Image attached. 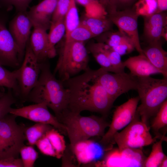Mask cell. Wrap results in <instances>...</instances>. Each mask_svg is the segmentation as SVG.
<instances>
[{
  "label": "cell",
  "instance_id": "obj_1",
  "mask_svg": "<svg viewBox=\"0 0 167 167\" xmlns=\"http://www.w3.org/2000/svg\"><path fill=\"white\" fill-rule=\"evenodd\" d=\"M69 93L67 109L79 113L87 110L108 114L114 101L98 82L95 70L88 66L84 73L63 82Z\"/></svg>",
  "mask_w": 167,
  "mask_h": 167
},
{
  "label": "cell",
  "instance_id": "obj_2",
  "mask_svg": "<svg viewBox=\"0 0 167 167\" xmlns=\"http://www.w3.org/2000/svg\"><path fill=\"white\" fill-rule=\"evenodd\" d=\"M69 98L68 89L51 72L49 64L45 61L40 63L38 80L27 99L34 103L45 104L58 118L67 109Z\"/></svg>",
  "mask_w": 167,
  "mask_h": 167
},
{
  "label": "cell",
  "instance_id": "obj_3",
  "mask_svg": "<svg viewBox=\"0 0 167 167\" xmlns=\"http://www.w3.org/2000/svg\"><path fill=\"white\" fill-rule=\"evenodd\" d=\"M136 90L141 104L136 112L142 121L147 125L167 97V78L155 79L150 76L137 77Z\"/></svg>",
  "mask_w": 167,
  "mask_h": 167
},
{
  "label": "cell",
  "instance_id": "obj_4",
  "mask_svg": "<svg viewBox=\"0 0 167 167\" xmlns=\"http://www.w3.org/2000/svg\"><path fill=\"white\" fill-rule=\"evenodd\" d=\"M58 119L66 127L70 147L78 142L92 137H102L110 124L102 118L95 115L84 116L67 109Z\"/></svg>",
  "mask_w": 167,
  "mask_h": 167
},
{
  "label": "cell",
  "instance_id": "obj_5",
  "mask_svg": "<svg viewBox=\"0 0 167 167\" xmlns=\"http://www.w3.org/2000/svg\"><path fill=\"white\" fill-rule=\"evenodd\" d=\"M84 42H64L54 71L62 82L88 67L89 57Z\"/></svg>",
  "mask_w": 167,
  "mask_h": 167
},
{
  "label": "cell",
  "instance_id": "obj_6",
  "mask_svg": "<svg viewBox=\"0 0 167 167\" xmlns=\"http://www.w3.org/2000/svg\"><path fill=\"white\" fill-rule=\"evenodd\" d=\"M157 137H152L148 125L141 121L136 112L132 121L122 131L114 135L113 140L118 149L122 151L149 145L154 143Z\"/></svg>",
  "mask_w": 167,
  "mask_h": 167
},
{
  "label": "cell",
  "instance_id": "obj_7",
  "mask_svg": "<svg viewBox=\"0 0 167 167\" xmlns=\"http://www.w3.org/2000/svg\"><path fill=\"white\" fill-rule=\"evenodd\" d=\"M139 101V96L131 98L116 108L111 122L109 126V129L102 137L100 141V144L104 150L108 151L112 148L115 143L114 135L133 120Z\"/></svg>",
  "mask_w": 167,
  "mask_h": 167
},
{
  "label": "cell",
  "instance_id": "obj_8",
  "mask_svg": "<svg viewBox=\"0 0 167 167\" xmlns=\"http://www.w3.org/2000/svg\"><path fill=\"white\" fill-rule=\"evenodd\" d=\"M97 79L114 101L131 90H136L137 77L125 72L112 74L101 67L95 70Z\"/></svg>",
  "mask_w": 167,
  "mask_h": 167
},
{
  "label": "cell",
  "instance_id": "obj_9",
  "mask_svg": "<svg viewBox=\"0 0 167 167\" xmlns=\"http://www.w3.org/2000/svg\"><path fill=\"white\" fill-rule=\"evenodd\" d=\"M24 56L21 66L17 70V80L19 90V95L24 99H26L38 80L40 63L32 51L28 41Z\"/></svg>",
  "mask_w": 167,
  "mask_h": 167
},
{
  "label": "cell",
  "instance_id": "obj_10",
  "mask_svg": "<svg viewBox=\"0 0 167 167\" xmlns=\"http://www.w3.org/2000/svg\"><path fill=\"white\" fill-rule=\"evenodd\" d=\"M15 115L9 113L0 119V141L17 155L26 140L25 127L18 124Z\"/></svg>",
  "mask_w": 167,
  "mask_h": 167
},
{
  "label": "cell",
  "instance_id": "obj_11",
  "mask_svg": "<svg viewBox=\"0 0 167 167\" xmlns=\"http://www.w3.org/2000/svg\"><path fill=\"white\" fill-rule=\"evenodd\" d=\"M43 103H34L18 108H11L10 113L36 122L50 125L62 134L67 135L65 126L49 111Z\"/></svg>",
  "mask_w": 167,
  "mask_h": 167
},
{
  "label": "cell",
  "instance_id": "obj_12",
  "mask_svg": "<svg viewBox=\"0 0 167 167\" xmlns=\"http://www.w3.org/2000/svg\"><path fill=\"white\" fill-rule=\"evenodd\" d=\"M139 16L134 9H130L117 11L108 15L112 23L118 27L119 31L132 40L135 49L139 54L143 55L144 54L140 44L138 29Z\"/></svg>",
  "mask_w": 167,
  "mask_h": 167
},
{
  "label": "cell",
  "instance_id": "obj_13",
  "mask_svg": "<svg viewBox=\"0 0 167 167\" xmlns=\"http://www.w3.org/2000/svg\"><path fill=\"white\" fill-rule=\"evenodd\" d=\"M23 58L18 46L6 27L5 18L0 17V65L16 67L19 65Z\"/></svg>",
  "mask_w": 167,
  "mask_h": 167
},
{
  "label": "cell",
  "instance_id": "obj_14",
  "mask_svg": "<svg viewBox=\"0 0 167 167\" xmlns=\"http://www.w3.org/2000/svg\"><path fill=\"white\" fill-rule=\"evenodd\" d=\"M110 151L101 161L102 167H140L143 156L138 149L128 148L122 151L118 149Z\"/></svg>",
  "mask_w": 167,
  "mask_h": 167
},
{
  "label": "cell",
  "instance_id": "obj_15",
  "mask_svg": "<svg viewBox=\"0 0 167 167\" xmlns=\"http://www.w3.org/2000/svg\"><path fill=\"white\" fill-rule=\"evenodd\" d=\"M32 27L27 11L17 12L9 24L8 30L23 57Z\"/></svg>",
  "mask_w": 167,
  "mask_h": 167
},
{
  "label": "cell",
  "instance_id": "obj_16",
  "mask_svg": "<svg viewBox=\"0 0 167 167\" xmlns=\"http://www.w3.org/2000/svg\"><path fill=\"white\" fill-rule=\"evenodd\" d=\"M57 0H43L27 11L33 27H38L46 30L49 28Z\"/></svg>",
  "mask_w": 167,
  "mask_h": 167
},
{
  "label": "cell",
  "instance_id": "obj_17",
  "mask_svg": "<svg viewBox=\"0 0 167 167\" xmlns=\"http://www.w3.org/2000/svg\"><path fill=\"white\" fill-rule=\"evenodd\" d=\"M143 34L148 43L161 41L162 32L167 26V16L164 12L144 17Z\"/></svg>",
  "mask_w": 167,
  "mask_h": 167
},
{
  "label": "cell",
  "instance_id": "obj_18",
  "mask_svg": "<svg viewBox=\"0 0 167 167\" xmlns=\"http://www.w3.org/2000/svg\"><path fill=\"white\" fill-rule=\"evenodd\" d=\"M123 63L125 67L130 71V73L137 77L161 74V71L152 64L144 55L130 57Z\"/></svg>",
  "mask_w": 167,
  "mask_h": 167
},
{
  "label": "cell",
  "instance_id": "obj_19",
  "mask_svg": "<svg viewBox=\"0 0 167 167\" xmlns=\"http://www.w3.org/2000/svg\"><path fill=\"white\" fill-rule=\"evenodd\" d=\"M31 33L29 43L38 61L41 63L48 58V40L47 30L34 27Z\"/></svg>",
  "mask_w": 167,
  "mask_h": 167
},
{
  "label": "cell",
  "instance_id": "obj_20",
  "mask_svg": "<svg viewBox=\"0 0 167 167\" xmlns=\"http://www.w3.org/2000/svg\"><path fill=\"white\" fill-rule=\"evenodd\" d=\"M144 54L152 64L167 78V52L162 47L161 41L148 43L143 49Z\"/></svg>",
  "mask_w": 167,
  "mask_h": 167
},
{
  "label": "cell",
  "instance_id": "obj_21",
  "mask_svg": "<svg viewBox=\"0 0 167 167\" xmlns=\"http://www.w3.org/2000/svg\"><path fill=\"white\" fill-rule=\"evenodd\" d=\"M97 143L89 139L75 143L71 148L79 164H86L94 161L98 155Z\"/></svg>",
  "mask_w": 167,
  "mask_h": 167
},
{
  "label": "cell",
  "instance_id": "obj_22",
  "mask_svg": "<svg viewBox=\"0 0 167 167\" xmlns=\"http://www.w3.org/2000/svg\"><path fill=\"white\" fill-rule=\"evenodd\" d=\"M48 33V58L54 57L57 54L55 45L65 33L64 19L51 23Z\"/></svg>",
  "mask_w": 167,
  "mask_h": 167
},
{
  "label": "cell",
  "instance_id": "obj_23",
  "mask_svg": "<svg viewBox=\"0 0 167 167\" xmlns=\"http://www.w3.org/2000/svg\"><path fill=\"white\" fill-rule=\"evenodd\" d=\"M80 23L88 28L94 37L110 30L113 24L108 17L90 18L85 15Z\"/></svg>",
  "mask_w": 167,
  "mask_h": 167
},
{
  "label": "cell",
  "instance_id": "obj_24",
  "mask_svg": "<svg viewBox=\"0 0 167 167\" xmlns=\"http://www.w3.org/2000/svg\"><path fill=\"white\" fill-rule=\"evenodd\" d=\"M53 128L50 125L39 122L29 127H25L24 134L28 144L32 146L35 145L37 141L48 131Z\"/></svg>",
  "mask_w": 167,
  "mask_h": 167
},
{
  "label": "cell",
  "instance_id": "obj_25",
  "mask_svg": "<svg viewBox=\"0 0 167 167\" xmlns=\"http://www.w3.org/2000/svg\"><path fill=\"white\" fill-rule=\"evenodd\" d=\"M87 49L91 53L101 68L107 71L114 72L101 43H92L88 46Z\"/></svg>",
  "mask_w": 167,
  "mask_h": 167
},
{
  "label": "cell",
  "instance_id": "obj_26",
  "mask_svg": "<svg viewBox=\"0 0 167 167\" xmlns=\"http://www.w3.org/2000/svg\"><path fill=\"white\" fill-rule=\"evenodd\" d=\"M164 135L160 140L153 143L151 152L144 162L143 167H159L161 161L166 156L163 152L162 148V143L166 139Z\"/></svg>",
  "mask_w": 167,
  "mask_h": 167
},
{
  "label": "cell",
  "instance_id": "obj_27",
  "mask_svg": "<svg viewBox=\"0 0 167 167\" xmlns=\"http://www.w3.org/2000/svg\"><path fill=\"white\" fill-rule=\"evenodd\" d=\"M45 135L54 149L57 155V158H61L66 148L64 136L54 128L48 131Z\"/></svg>",
  "mask_w": 167,
  "mask_h": 167
},
{
  "label": "cell",
  "instance_id": "obj_28",
  "mask_svg": "<svg viewBox=\"0 0 167 167\" xmlns=\"http://www.w3.org/2000/svg\"><path fill=\"white\" fill-rule=\"evenodd\" d=\"M17 76V70L11 71L0 65V87H5L11 89L19 95Z\"/></svg>",
  "mask_w": 167,
  "mask_h": 167
},
{
  "label": "cell",
  "instance_id": "obj_29",
  "mask_svg": "<svg viewBox=\"0 0 167 167\" xmlns=\"http://www.w3.org/2000/svg\"><path fill=\"white\" fill-rule=\"evenodd\" d=\"M80 21L76 1L70 0L69 8L64 19L66 36L79 25Z\"/></svg>",
  "mask_w": 167,
  "mask_h": 167
},
{
  "label": "cell",
  "instance_id": "obj_30",
  "mask_svg": "<svg viewBox=\"0 0 167 167\" xmlns=\"http://www.w3.org/2000/svg\"><path fill=\"white\" fill-rule=\"evenodd\" d=\"M97 36V42L105 44L111 48L118 45L124 41L131 39L119 31L112 32L109 30Z\"/></svg>",
  "mask_w": 167,
  "mask_h": 167
},
{
  "label": "cell",
  "instance_id": "obj_31",
  "mask_svg": "<svg viewBox=\"0 0 167 167\" xmlns=\"http://www.w3.org/2000/svg\"><path fill=\"white\" fill-rule=\"evenodd\" d=\"M94 37L88 28L81 24L68 35L66 36L65 42H83Z\"/></svg>",
  "mask_w": 167,
  "mask_h": 167
},
{
  "label": "cell",
  "instance_id": "obj_32",
  "mask_svg": "<svg viewBox=\"0 0 167 167\" xmlns=\"http://www.w3.org/2000/svg\"><path fill=\"white\" fill-rule=\"evenodd\" d=\"M101 43L114 71V73L124 72L125 66L122 60L121 56L109 45L103 43Z\"/></svg>",
  "mask_w": 167,
  "mask_h": 167
},
{
  "label": "cell",
  "instance_id": "obj_33",
  "mask_svg": "<svg viewBox=\"0 0 167 167\" xmlns=\"http://www.w3.org/2000/svg\"><path fill=\"white\" fill-rule=\"evenodd\" d=\"M135 11L138 15L147 16L156 12V0H138L135 4Z\"/></svg>",
  "mask_w": 167,
  "mask_h": 167
},
{
  "label": "cell",
  "instance_id": "obj_34",
  "mask_svg": "<svg viewBox=\"0 0 167 167\" xmlns=\"http://www.w3.org/2000/svg\"><path fill=\"white\" fill-rule=\"evenodd\" d=\"M24 167H34V163L38 157V154L33 146L24 145L20 149Z\"/></svg>",
  "mask_w": 167,
  "mask_h": 167
},
{
  "label": "cell",
  "instance_id": "obj_35",
  "mask_svg": "<svg viewBox=\"0 0 167 167\" xmlns=\"http://www.w3.org/2000/svg\"><path fill=\"white\" fill-rule=\"evenodd\" d=\"M85 16L90 18H105L108 13L98 0H94L84 7Z\"/></svg>",
  "mask_w": 167,
  "mask_h": 167
},
{
  "label": "cell",
  "instance_id": "obj_36",
  "mask_svg": "<svg viewBox=\"0 0 167 167\" xmlns=\"http://www.w3.org/2000/svg\"><path fill=\"white\" fill-rule=\"evenodd\" d=\"M151 127L156 132L167 125V101L166 100L155 115Z\"/></svg>",
  "mask_w": 167,
  "mask_h": 167
},
{
  "label": "cell",
  "instance_id": "obj_37",
  "mask_svg": "<svg viewBox=\"0 0 167 167\" xmlns=\"http://www.w3.org/2000/svg\"><path fill=\"white\" fill-rule=\"evenodd\" d=\"M32 0H0V7L7 10L14 7L17 12L27 11Z\"/></svg>",
  "mask_w": 167,
  "mask_h": 167
},
{
  "label": "cell",
  "instance_id": "obj_38",
  "mask_svg": "<svg viewBox=\"0 0 167 167\" xmlns=\"http://www.w3.org/2000/svg\"><path fill=\"white\" fill-rule=\"evenodd\" d=\"M8 89L7 92L0 98V119L10 113L12 105L16 102L11 90Z\"/></svg>",
  "mask_w": 167,
  "mask_h": 167
},
{
  "label": "cell",
  "instance_id": "obj_39",
  "mask_svg": "<svg viewBox=\"0 0 167 167\" xmlns=\"http://www.w3.org/2000/svg\"><path fill=\"white\" fill-rule=\"evenodd\" d=\"M70 0H58L52 16L51 23L64 19L68 11Z\"/></svg>",
  "mask_w": 167,
  "mask_h": 167
},
{
  "label": "cell",
  "instance_id": "obj_40",
  "mask_svg": "<svg viewBox=\"0 0 167 167\" xmlns=\"http://www.w3.org/2000/svg\"><path fill=\"white\" fill-rule=\"evenodd\" d=\"M35 145L43 154L57 158V154L45 134L37 141Z\"/></svg>",
  "mask_w": 167,
  "mask_h": 167
},
{
  "label": "cell",
  "instance_id": "obj_41",
  "mask_svg": "<svg viewBox=\"0 0 167 167\" xmlns=\"http://www.w3.org/2000/svg\"><path fill=\"white\" fill-rule=\"evenodd\" d=\"M111 48L121 56L129 54L135 49L134 44L131 39L124 41Z\"/></svg>",
  "mask_w": 167,
  "mask_h": 167
},
{
  "label": "cell",
  "instance_id": "obj_42",
  "mask_svg": "<svg viewBox=\"0 0 167 167\" xmlns=\"http://www.w3.org/2000/svg\"><path fill=\"white\" fill-rule=\"evenodd\" d=\"M0 167H24L21 158L14 157L0 160Z\"/></svg>",
  "mask_w": 167,
  "mask_h": 167
},
{
  "label": "cell",
  "instance_id": "obj_43",
  "mask_svg": "<svg viewBox=\"0 0 167 167\" xmlns=\"http://www.w3.org/2000/svg\"><path fill=\"white\" fill-rule=\"evenodd\" d=\"M104 7L108 15L117 11L118 7L117 0H98Z\"/></svg>",
  "mask_w": 167,
  "mask_h": 167
},
{
  "label": "cell",
  "instance_id": "obj_44",
  "mask_svg": "<svg viewBox=\"0 0 167 167\" xmlns=\"http://www.w3.org/2000/svg\"><path fill=\"white\" fill-rule=\"evenodd\" d=\"M18 156L0 141V160L11 157H18Z\"/></svg>",
  "mask_w": 167,
  "mask_h": 167
},
{
  "label": "cell",
  "instance_id": "obj_45",
  "mask_svg": "<svg viewBox=\"0 0 167 167\" xmlns=\"http://www.w3.org/2000/svg\"><path fill=\"white\" fill-rule=\"evenodd\" d=\"M157 8L156 13L166 11L167 9V0H156Z\"/></svg>",
  "mask_w": 167,
  "mask_h": 167
},
{
  "label": "cell",
  "instance_id": "obj_46",
  "mask_svg": "<svg viewBox=\"0 0 167 167\" xmlns=\"http://www.w3.org/2000/svg\"><path fill=\"white\" fill-rule=\"evenodd\" d=\"M136 0H117L118 6L119 5L127 6L132 4Z\"/></svg>",
  "mask_w": 167,
  "mask_h": 167
},
{
  "label": "cell",
  "instance_id": "obj_47",
  "mask_svg": "<svg viewBox=\"0 0 167 167\" xmlns=\"http://www.w3.org/2000/svg\"><path fill=\"white\" fill-rule=\"evenodd\" d=\"M93 0H75L76 2L84 7Z\"/></svg>",
  "mask_w": 167,
  "mask_h": 167
},
{
  "label": "cell",
  "instance_id": "obj_48",
  "mask_svg": "<svg viewBox=\"0 0 167 167\" xmlns=\"http://www.w3.org/2000/svg\"><path fill=\"white\" fill-rule=\"evenodd\" d=\"M167 167V157L166 156H165L163 160L161 161L159 167Z\"/></svg>",
  "mask_w": 167,
  "mask_h": 167
},
{
  "label": "cell",
  "instance_id": "obj_49",
  "mask_svg": "<svg viewBox=\"0 0 167 167\" xmlns=\"http://www.w3.org/2000/svg\"><path fill=\"white\" fill-rule=\"evenodd\" d=\"M163 37L166 41H167V28L165 27L162 33L161 37Z\"/></svg>",
  "mask_w": 167,
  "mask_h": 167
},
{
  "label": "cell",
  "instance_id": "obj_50",
  "mask_svg": "<svg viewBox=\"0 0 167 167\" xmlns=\"http://www.w3.org/2000/svg\"><path fill=\"white\" fill-rule=\"evenodd\" d=\"M5 93L0 91V98L2 97L5 94Z\"/></svg>",
  "mask_w": 167,
  "mask_h": 167
}]
</instances>
